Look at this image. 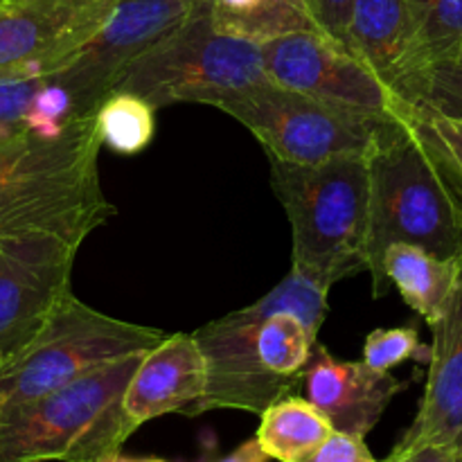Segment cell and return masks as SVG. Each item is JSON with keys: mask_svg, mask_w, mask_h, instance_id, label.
I'll list each match as a JSON object with an SVG mask.
<instances>
[{"mask_svg": "<svg viewBox=\"0 0 462 462\" xmlns=\"http://www.w3.org/2000/svg\"><path fill=\"white\" fill-rule=\"evenodd\" d=\"M328 293L291 271L260 300L197 329L208 365L201 413L228 409L262 415L291 395L328 319Z\"/></svg>", "mask_w": 462, "mask_h": 462, "instance_id": "cell-1", "label": "cell"}, {"mask_svg": "<svg viewBox=\"0 0 462 462\" xmlns=\"http://www.w3.org/2000/svg\"><path fill=\"white\" fill-rule=\"evenodd\" d=\"M95 116L63 134H25L0 143V239L57 235L86 242L116 215L99 180Z\"/></svg>", "mask_w": 462, "mask_h": 462, "instance_id": "cell-2", "label": "cell"}, {"mask_svg": "<svg viewBox=\"0 0 462 462\" xmlns=\"http://www.w3.org/2000/svg\"><path fill=\"white\" fill-rule=\"evenodd\" d=\"M271 188L291 224V271L329 289L368 271V156H343L319 165L269 158Z\"/></svg>", "mask_w": 462, "mask_h": 462, "instance_id": "cell-3", "label": "cell"}, {"mask_svg": "<svg viewBox=\"0 0 462 462\" xmlns=\"http://www.w3.org/2000/svg\"><path fill=\"white\" fill-rule=\"evenodd\" d=\"M370 170L368 273L373 296L388 293L382 262L393 244H413L433 255L462 257V217L406 117L373 152Z\"/></svg>", "mask_w": 462, "mask_h": 462, "instance_id": "cell-4", "label": "cell"}, {"mask_svg": "<svg viewBox=\"0 0 462 462\" xmlns=\"http://www.w3.org/2000/svg\"><path fill=\"white\" fill-rule=\"evenodd\" d=\"M147 352L90 370L0 420V462H99L135 433L125 393Z\"/></svg>", "mask_w": 462, "mask_h": 462, "instance_id": "cell-5", "label": "cell"}, {"mask_svg": "<svg viewBox=\"0 0 462 462\" xmlns=\"http://www.w3.org/2000/svg\"><path fill=\"white\" fill-rule=\"evenodd\" d=\"M165 337L102 314L72 293L30 343L0 361V420L99 365L153 350Z\"/></svg>", "mask_w": 462, "mask_h": 462, "instance_id": "cell-6", "label": "cell"}, {"mask_svg": "<svg viewBox=\"0 0 462 462\" xmlns=\"http://www.w3.org/2000/svg\"><path fill=\"white\" fill-rule=\"evenodd\" d=\"M269 81L262 45L226 34L210 12L197 9L174 32L135 59L116 90H129L152 106L210 104L219 95Z\"/></svg>", "mask_w": 462, "mask_h": 462, "instance_id": "cell-7", "label": "cell"}, {"mask_svg": "<svg viewBox=\"0 0 462 462\" xmlns=\"http://www.w3.org/2000/svg\"><path fill=\"white\" fill-rule=\"evenodd\" d=\"M215 106L246 126L269 158L319 165L343 156H368L400 122L332 106L275 81L235 90L210 99Z\"/></svg>", "mask_w": 462, "mask_h": 462, "instance_id": "cell-8", "label": "cell"}, {"mask_svg": "<svg viewBox=\"0 0 462 462\" xmlns=\"http://www.w3.org/2000/svg\"><path fill=\"white\" fill-rule=\"evenodd\" d=\"M271 81L332 106L382 120H406L411 106L356 54L323 32H296L262 45Z\"/></svg>", "mask_w": 462, "mask_h": 462, "instance_id": "cell-9", "label": "cell"}, {"mask_svg": "<svg viewBox=\"0 0 462 462\" xmlns=\"http://www.w3.org/2000/svg\"><path fill=\"white\" fill-rule=\"evenodd\" d=\"M194 9L197 0H116L99 30L57 68L79 116H95L131 63L188 21Z\"/></svg>", "mask_w": 462, "mask_h": 462, "instance_id": "cell-10", "label": "cell"}, {"mask_svg": "<svg viewBox=\"0 0 462 462\" xmlns=\"http://www.w3.org/2000/svg\"><path fill=\"white\" fill-rule=\"evenodd\" d=\"M77 251L57 235L0 239V361L30 343L75 293Z\"/></svg>", "mask_w": 462, "mask_h": 462, "instance_id": "cell-11", "label": "cell"}, {"mask_svg": "<svg viewBox=\"0 0 462 462\" xmlns=\"http://www.w3.org/2000/svg\"><path fill=\"white\" fill-rule=\"evenodd\" d=\"M116 0H0V77L57 70Z\"/></svg>", "mask_w": 462, "mask_h": 462, "instance_id": "cell-12", "label": "cell"}, {"mask_svg": "<svg viewBox=\"0 0 462 462\" xmlns=\"http://www.w3.org/2000/svg\"><path fill=\"white\" fill-rule=\"evenodd\" d=\"M208 365L194 334H167L140 361L125 393V413L138 431L162 415H201Z\"/></svg>", "mask_w": 462, "mask_h": 462, "instance_id": "cell-13", "label": "cell"}, {"mask_svg": "<svg viewBox=\"0 0 462 462\" xmlns=\"http://www.w3.org/2000/svg\"><path fill=\"white\" fill-rule=\"evenodd\" d=\"M302 386L307 400L328 415L334 431L365 438L409 382L370 368L364 359L338 361L323 343H316Z\"/></svg>", "mask_w": 462, "mask_h": 462, "instance_id": "cell-14", "label": "cell"}, {"mask_svg": "<svg viewBox=\"0 0 462 462\" xmlns=\"http://www.w3.org/2000/svg\"><path fill=\"white\" fill-rule=\"evenodd\" d=\"M431 359L418 415L397 449L438 445L462 449V257L460 278L445 314L431 328Z\"/></svg>", "mask_w": 462, "mask_h": 462, "instance_id": "cell-15", "label": "cell"}, {"mask_svg": "<svg viewBox=\"0 0 462 462\" xmlns=\"http://www.w3.org/2000/svg\"><path fill=\"white\" fill-rule=\"evenodd\" d=\"M343 41L400 97L424 70L413 0H352Z\"/></svg>", "mask_w": 462, "mask_h": 462, "instance_id": "cell-16", "label": "cell"}, {"mask_svg": "<svg viewBox=\"0 0 462 462\" xmlns=\"http://www.w3.org/2000/svg\"><path fill=\"white\" fill-rule=\"evenodd\" d=\"M386 287H395L406 305L418 311L429 328L440 320L460 278V257L433 255L413 244H393L382 262Z\"/></svg>", "mask_w": 462, "mask_h": 462, "instance_id": "cell-17", "label": "cell"}, {"mask_svg": "<svg viewBox=\"0 0 462 462\" xmlns=\"http://www.w3.org/2000/svg\"><path fill=\"white\" fill-rule=\"evenodd\" d=\"M212 23L226 34L253 43H269L296 32H323L311 14L310 0H199Z\"/></svg>", "mask_w": 462, "mask_h": 462, "instance_id": "cell-18", "label": "cell"}, {"mask_svg": "<svg viewBox=\"0 0 462 462\" xmlns=\"http://www.w3.org/2000/svg\"><path fill=\"white\" fill-rule=\"evenodd\" d=\"M260 418L257 440L278 462H302L334 433L328 415L307 397H282Z\"/></svg>", "mask_w": 462, "mask_h": 462, "instance_id": "cell-19", "label": "cell"}, {"mask_svg": "<svg viewBox=\"0 0 462 462\" xmlns=\"http://www.w3.org/2000/svg\"><path fill=\"white\" fill-rule=\"evenodd\" d=\"M102 147L120 156H135L152 144L156 134V106L129 90H116L95 113Z\"/></svg>", "mask_w": 462, "mask_h": 462, "instance_id": "cell-20", "label": "cell"}, {"mask_svg": "<svg viewBox=\"0 0 462 462\" xmlns=\"http://www.w3.org/2000/svg\"><path fill=\"white\" fill-rule=\"evenodd\" d=\"M409 120L462 217V125L424 108H411Z\"/></svg>", "mask_w": 462, "mask_h": 462, "instance_id": "cell-21", "label": "cell"}, {"mask_svg": "<svg viewBox=\"0 0 462 462\" xmlns=\"http://www.w3.org/2000/svg\"><path fill=\"white\" fill-rule=\"evenodd\" d=\"M424 68L447 63L462 45V0H413Z\"/></svg>", "mask_w": 462, "mask_h": 462, "instance_id": "cell-22", "label": "cell"}, {"mask_svg": "<svg viewBox=\"0 0 462 462\" xmlns=\"http://www.w3.org/2000/svg\"><path fill=\"white\" fill-rule=\"evenodd\" d=\"M402 99L411 108L438 113L462 125V68L456 63H433L406 86Z\"/></svg>", "mask_w": 462, "mask_h": 462, "instance_id": "cell-23", "label": "cell"}, {"mask_svg": "<svg viewBox=\"0 0 462 462\" xmlns=\"http://www.w3.org/2000/svg\"><path fill=\"white\" fill-rule=\"evenodd\" d=\"M431 359V347L422 346L415 328H393L374 329L368 334L364 346V361L374 370L391 373L395 365L406 361Z\"/></svg>", "mask_w": 462, "mask_h": 462, "instance_id": "cell-24", "label": "cell"}, {"mask_svg": "<svg viewBox=\"0 0 462 462\" xmlns=\"http://www.w3.org/2000/svg\"><path fill=\"white\" fill-rule=\"evenodd\" d=\"M302 462H379L365 447V440L350 433L334 431L319 449L311 451Z\"/></svg>", "mask_w": 462, "mask_h": 462, "instance_id": "cell-25", "label": "cell"}, {"mask_svg": "<svg viewBox=\"0 0 462 462\" xmlns=\"http://www.w3.org/2000/svg\"><path fill=\"white\" fill-rule=\"evenodd\" d=\"M311 14H314L316 23L337 43L346 45V25L347 16H350L352 0H310Z\"/></svg>", "mask_w": 462, "mask_h": 462, "instance_id": "cell-26", "label": "cell"}, {"mask_svg": "<svg viewBox=\"0 0 462 462\" xmlns=\"http://www.w3.org/2000/svg\"><path fill=\"white\" fill-rule=\"evenodd\" d=\"M383 462H456V451L438 445L413 447V449H393Z\"/></svg>", "mask_w": 462, "mask_h": 462, "instance_id": "cell-27", "label": "cell"}, {"mask_svg": "<svg viewBox=\"0 0 462 462\" xmlns=\"http://www.w3.org/2000/svg\"><path fill=\"white\" fill-rule=\"evenodd\" d=\"M271 456L266 454L264 447L260 445V440L255 438H251V440L242 442V445L237 447V449H233L230 454L221 456V458L212 460V462H269Z\"/></svg>", "mask_w": 462, "mask_h": 462, "instance_id": "cell-28", "label": "cell"}, {"mask_svg": "<svg viewBox=\"0 0 462 462\" xmlns=\"http://www.w3.org/2000/svg\"><path fill=\"white\" fill-rule=\"evenodd\" d=\"M99 462H170V460H162V458H131V456H122V451H120V454L108 456V458H104Z\"/></svg>", "mask_w": 462, "mask_h": 462, "instance_id": "cell-29", "label": "cell"}, {"mask_svg": "<svg viewBox=\"0 0 462 462\" xmlns=\"http://www.w3.org/2000/svg\"><path fill=\"white\" fill-rule=\"evenodd\" d=\"M447 63H456V66H460V68H462V45H460L458 52H456V57L451 59V61H447Z\"/></svg>", "mask_w": 462, "mask_h": 462, "instance_id": "cell-30", "label": "cell"}, {"mask_svg": "<svg viewBox=\"0 0 462 462\" xmlns=\"http://www.w3.org/2000/svg\"><path fill=\"white\" fill-rule=\"evenodd\" d=\"M456 462H462V449L456 451Z\"/></svg>", "mask_w": 462, "mask_h": 462, "instance_id": "cell-31", "label": "cell"}]
</instances>
